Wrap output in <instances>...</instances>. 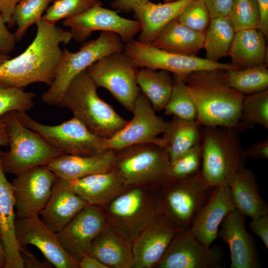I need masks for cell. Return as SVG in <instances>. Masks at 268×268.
<instances>
[{
  "label": "cell",
  "instance_id": "cell-1",
  "mask_svg": "<svg viewBox=\"0 0 268 268\" xmlns=\"http://www.w3.org/2000/svg\"><path fill=\"white\" fill-rule=\"evenodd\" d=\"M36 25L35 37L26 49L0 66V84L24 88L37 82L50 86L53 82L63 53L60 45L69 43L71 34L42 18Z\"/></svg>",
  "mask_w": 268,
  "mask_h": 268
},
{
  "label": "cell",
  "instance_id": "cell-2",
  "mask_svg": "<svg viewBox=\"0 0 268 268\" xmlns=\"http://www.w3.org/2000/svg\"><path fill=\"white\" fill-rule=\"evenodd\" d=\"M226 70L193 72L184 81L197 110L196 121L201 127H222L242 130L240 113L244 95L230 87Z\"/></svg>",
  "mask_w": 268,
  "mask_h": 268
},
{
  "label": "cell",
  "instance_id": "cell-3",
  "mask_svg": "<svg viewBox=\"0 0 268 268\" xmlns=\"http://www.w3.org/2000/svg\"><path fill=\"white\" fill-rule=\"evenodd\" d=\"M203 127L201 176L209 187L228 186L247 164L248 158L239 131L222 127Z\"/></svg>",
  "mask_w": 268,
  "mask_h": 268
},
{
  "label": "cell",
  "instance_id": "cell-4",
  "mask_svg": "<svg viewBox=\"0 0 268 268\" xmlns=\"http://www.w3.org/2000/svg\"><path fill=\"white\" fill-rule=\"evenodd\" d=\"M212 188L200 171L182 178H168L158 185L157 216L177 232L190 229Z\"/></svg>",
  "mask_w": 268,
  "mask_h": 268
},
{
  "label": "cell",
  "instance_id": "cell-5",
  "mask_svg": "<svg viewBox=\"0 0 268 268\" xmlns=\"http://www.w3.org/2000/svg\"><path fill=\"white\" fill-rule=\"evenodd\" d=\"M97 86L84 70L71 82L59 104L68 109L94 134L107 139L128 122L98 95Z\"/></svg>",
  "mask_w": 268,
  "mask_h": 268
},
{
  "label": "cell",
  "instance_id": "cell-6",
  "mask_svg": "<svg viewBox=\"0 0 268 268\" xmlns=\"http://www.w3.org/2000/svg\"><path fill=\"white\" fill-rule=\"evenodd\" d=\"M5 126L9 149L1 152V162L5 174L16 176L29 169L47 165L65 154L47 142L39 134L23 125L14 111L0 118Z\"/></svg>",
  "mask_w": 268,
  "mask_h": 268
},
{
  "label": "cell",
  "instance_id": "cell-7",
  "mask_svg": "<svg viewBox=\"0 0 268 268\" xmlns=\"http://www.w3.org/2000/svg\"><path fill=\"white\" fill-rule=\"evenodd\" d=\"M158 184L128 187L103 208L110 224L131 243L157 217Z\"/></svg>",
  "mask_w": 268,
  "mask_h": 268
},
{
  "label": "cell",
  "instance_id": "cell-8",
  "mask_svg": "<svg viewBox=\"0 0 268 268\" xmlns=\"http://www.w3.org/2000/svg\"><path fill=\"white\" fill-rule=\"evenodd\" d=\"M125 44L120 36L110 32H101L95 40L85 43L76 52L65 48L55 78L41 100L51 105H59L73 79L91 65L111 53L124 51Z\"/></svg>",
  "mask_w": 268,
  "mask_h": 268
},
{
  "label": "cell",
  "instance_id": "cell-9",
  "mask_svg": "<svg viewBox=\"0 0 268 268\" xmlns=\"http://www.w3.org/2000/svg\"><path fill=\"white\" fill-rule=\"evenodd\" d=\"M115 151L113 170L127 187L159 183L169 178L171 159L164 144L140 143Z\"/></svg>",
  "mask_w": 268,
  "mask_h": 268
},
{
  "label": "cell",
  "instance_id": "cell-10",
  "mask_svg": "<svg viewBox=\"0 0 268 268\" xmlns=\"http://www.w3.org/2000/svg\"><path fill=\"white\" fill-rule=\"evenodd\" d=\"M14 113L23 125L65 154L89 156L108 150L105 138L93 133L73 116L60 124L47 125L36 121L25 112Z\"/></svg>",
  "mask_w": 268,
  "mask_h": 268
},
{
  "label": "cell",
  "instance_id": "cell-11",
  "mask_svg": "<svg viewBox=\"0 0 268 268\" xmlns=\"http://www.w3.org/2000/svg\"><path fill=\"white\" fill-rule=\"evenodd\" d=\"M139 68L124 52L100 59L86 69L97 87H103L127 111L133 112L140 93L136 77Z\"/></svg>",
  "mask_w": 268,
  "mask_h": 268
},
{
  "label": "cell",
  "instance_id": "cell-12",
  "mask_svg": "<svg viewBox=\"0 0 268 268\" xmlns=\"http://www.w3.org/2000/svg\"><path fill=\"white\" fill-rule=\"evenodd\" d=\"M124 52L138 68L165 70L183 80L188 74L197 71L240 69L231 64L213 62L196 55H183L161 50L134 39L125 44Z\"/></svg>",
  "mask_w": 268,
  "mask_h": 268
},
{
  "label": "cell",
  "instance_id": "cell-13",
  "mask_svg": "<svg viewBox=\"0 0 268 268\" xmlns=\"http://www.w3.org/2000/svg\"><path fill=\"white\" fill-rule=\"evenodd\" d=\"M62 24L69 28L72 39L78 42H84L93 32L101 31L116 33L126 44L134 39L141 28L137 20L123 17L117 11L103 7L101 3L64 19Z\"/></svg>",
  "mask_w": 268,
  "mask_h": 268
},
{
  "label": "cell",
  "instance_id": "cell-14",
  "mask_svg": "<svg viewBox=\"0 0 268 268\" xmlns=\"http://www.w3.org/2000/svg\"><path fill=\"white\" fill-rule=\"evenodd\" d=\"M157 268H225L222 248L201 244L190 229L178 231Z\"/></svg>",
  "mask_w": 268,
  "mask_h": 268
},
{
  "label": "cell",
  "instance_id": "cell-15",
  "mask_svg": "<svg viewBox=\"0 0 268 268\" xmlns=\"http://www.w3.org/2000/svg\"><path fill=\"white\" fill-rule=\"evenodd\" d=\"M132 120L116 134L106 139L107 149L118 150L140 143L155 142L164 144L158 137L166 125L162 118L156 114L147 97L139 93L135 102Z\"/></svg>",
  "mask_w": 268,
  "mask_h": 268
},
{
  "label": "cell",
  "instance_id": "cell-16",
  "mask_svg": "<svg viewBox=\"0 0 268 268\" xmlns=\"http://www.w3.org/2000/svg\"><path fill=\"white\" fill-rule=\"evenodd\" d=\"M110 224L103 208L89 204L56 233L57 237L66 252L79 262L89 254L93 239Z\"/></svg>",
  "mask_w": 268,
  "mask_h": 268
},
{
  "label": "cell",
  "instance_id": "cell-17",
  "mask_svg": "<svg viewBox=\"0 0 268 268\" xmlns=\"http://www.w3.org/2000/svg\"><path fill=\"white\" fill-rule=\"evenodd\" d=\"M56 177L46 165L16 176L11 183L16 218L40 215L50 198Z\"/></svg>",
  "mask_w": 268,
  "mask_h": 268
},
{
  "label": "cell",
  "instance_id": "cell-18",
  "mask_svg": "<svg viewBox=\"0 0 268 268\" xmlns=\"http://www.w3.org/2000/svg\"><path fill=\"white\" fill-rule=\"evenodd\" d=\"M15 232L19 247L35 246L55 268H79L78 262L66 252L56 233L46 226L39 215L16 218Z\"/></svg>",
  "mask_w": 268,
  "mask_h": 268
},
{
  "label": "cell",
  "instance_id": "cell-19",
  "mask_svg": "<svg viewBox=\"0 0 268 268\" xmlns=\"http://www.w3.org/2000/svg\"><path fill=\"white\" fill-rule=\"evenodd\" d=\"M246 216L235 209L223 219L218 237L226 244L230 254V268H259L261 263L255 243L245 227Z\"/></svg>",
  "mask_w": 268,
  "mask_h": 268
},
{
  "label": "cell",
  "instance_id": "cell-20",
  "mask_svg": "<svg viewBox=\"0 0 268 268\" xmlns=\"http://www.w3.org/2000/svg\"><path fill=\"white\" fill-rule=\"evenodd\" d=\"M235 206L228 186L213 187L210 196L196 216L190 230L204 246L218 238L219 227Z\"/></svg>",
  "mask_w": 268,
  "mask_h": 268
},
{
  "label": "cell",
  "instance_id": "cell-21",
  "mask_svg": "<svg viewBox=\"0 0 268 268\" xmlns=\"http://www.w3.org/2000/svg\"><path fill=\"white\" fill-rule=\"evenodd\" d=\"M176 232L157 217L132 242L133 268L155 267L164 255Z\"/></svg>",
  "mask_w": 268,
  "mask_h": 268
},
{
  "label": "cell",
  "instance_id": "cell-22",
  "mask_svg": "<svg viewBox=\"0 0 268 268\" xmlns=\"http://www.w3.org/2000/svg\"><path fill=\"white\" fill-rule=\"evenodd\" d=\"M59 179L89 204L102 208L127 188L114 170L72 180Z\"/></svg>",
  "mask_w": 268,
  "mask_h": 268
},
{
  "label": "cell",
  "instance_id": "cell-23",
  "mask_svg": "<svg viewBox=\"0 0 268 268\" xmlns=\"http://www.w3.org/2000/svg\"><path fill=\"white\" fill-rule=\"evenodd\" d=\"M1 152L0 148V236L6 260L4 268H24L15 232L13 188L3 170Z\"/></svg>",
  "mask_w": 268,
  "mask_h": 268
},
{
  "label": "cell",
  "instance_id": "cell-24",
  "mask_svg": "<svg viewBox=\"0 0 268 268\" xmlns=\"http://www.w3.org/2000/svg\"><path fill=\"white\" fill-rule=\"evenodd\" d=\"M88 205L86 201L56 177L50 198L40 213V219L49 229L58 233Z\"/></svg>",
  "mask_w": 268,
  "mask_h": 268
},
{
  "label": "cell",
  "instance_id": "cell-25",
  "mask_svg": "<svg viewBox=\"0 0 268 268\" xmlns=\"http://www.w3.org/2000/svg\"><path fill=\"white\" fill-rule=\"evenodd\" d=\"M116 155V151L111 149L89 156L65 154L46 166L56 177L72 180L113 170Z\"/></svg>",
  "mask_w": 268,
  "mask_h": 268
},
{
  "label": "cell",
  "instance_id": "cell-26",
  "mask_svg": "<svg viewBox=\"0 0 268 268\" xmlns=\"http://www.w3.org/2000/svg\"><path fill=\"white\" fill-rule=\"evenodd\" d=\"M193 0H178L158 4L148 0L137 7L134 11L135 20L141 25L137 40L150 45L160 31Z\"/></svg>",
  "mask_w": 268,
  "mask_h": 268
},
{
  "label": "cell",
  "instance_id": "cell-27",
  "mask_svg": "<svg viewBox=\"0 0 268 268\" xmlns=\"http://www.w3.org/2000/svg\"><path fill=\"white\" fill-rule=\"evenodd\" d=\"M108 268H133L132 243L110 224L92 241L89 253Z\"/></svg>",
  "mask_w": 268,
  "mask_h": 268
},
{
  "label": "cell",
  "instance_id": "cell-28",
  "mask_svg": "<svg viewBox=\"0 0 268 268\" xmlns=\"http://www.w3.org/2000/svg\"><path fill=\"white\" fill-rule=\"evenodd\" d=\"M235 208L251 219L268 214V206L261 196L257 177L246 167L240 170L228 185Z\"/></svg>",
  "mask_w": 268,
  "mask_h": 268
},
{
  "label": "cell",
  "instance_id": "cell-29",
  "mask_svg": "<svg viewBox=\"0 0 268 268\" xmlns=\"http://www.w3.org/2000/svg\"><path fill=\"white\" fill-rule=\"evenodd\" d=\"M204 33L180 23L177 17L166 24L150 45L165 51L196 55L203 47Z\"/></svg>",
  "mask_w": 268,
  "mask_h": 268
},
{
  "label": "cell",
  "instance_id": "cell-30",
  "mask_svg": "<svg viewBox=\"0 0 268 268\" xmlns=\"http://www.w3.org/2000/svg\"><path fill=\"white\" fill-rule=\"evenodd\" d=\"M266 38L257 29L235 32L227 56L232 65L240 68L266 65Z\"/></svg>",
  "mask_w": 268,
  "mask_h": 268
},
{
  "label": "cell",
  "instance_id": "cell-31",
  "mask_svg": "<svg viewBox=\"0 0 268 268\" xmlns=\"http://www.w3.org/2000/svg\"><path fill=\"white\" fill-rule=\"evenodd\" d=\"M201 127L196 120H188L175 116L167 122L162 138L171 161L201 142Z\"/></svg>",
  "mask_w": 268,
  "mask_h": 268
},
{
  "label": "cell",
  "instance_id": "cell-32",
  "mask_svg": "<svg viewBox=\"0 0 268 268\" xmlns=\"http://www.w3.org/2000/svg\"><path fill=\"white\" fill-rule=\"evenodd\" d=\"M136 81L140 91L149 100L153 109L156 112L164 110L174 84V78L171 72L163 69L140 67Z\"/></svg>",
  "mask_w": 268,
  "mask_h": 268
},
{
  "label": "cell",
  "instance_id": "cell-33",
  "mask_svg": "<svg viewBox=\"0 0 268 268\" xmlns=\"http://www.w3.org/2000/svg\"><path fill=\"white\" fill-rule=\"evenodd\" d=\"M235 33L227 17L211 18L204 33L205 58L217 63L227 56Z\"/></svg>",
  "mask_w": 268,
  "mask_h": 268
},
{
  "label": "cell",
  "instance_id": "cell-34",
  "mask_svg": "<svg viewBox=\"0 0 268 268\" xmlns=\"http://www.w3.org/2000/svg\"><path fill=\"white\" fill-rule=\"evenodd\" d=\"M225 76L228 86L244 95L268 89V69L266 64L226 70Z\"/></svg>",
  "mask_w": 268,
  "mask_h": 268
},
{
  "label": "cell",
  "instance_id": "cell-35",
  "mask_svg": "<svg viewBox=\"0 0 268 268\" xmlns=\"http://www.w3.org/2000/svg\"><path fill=\"white\" fill-rule=\"evenodd\" d=\"M36 96L24 88L9 86L0 83V118L11 111L26 112L34 106ZM8 139L5 126L0 119V148L8 146Z\"/></svg>",
  "mask_w": 268,
  "mask_h": 268
},
{
  "label": "cell",
  "instance_id": "cell-36",
  "mask_svg": "<svg viewBox=\"0 0 268 268\" xmlns=\"http://www.w3.org/2000/svg\"><path fill=\"white\" fill-rule=\"evenodd\" d=\"M243 129H251L256 125L268 130V89L244 95L240 113Z\"/></svg>",
  "mask_w": 268,
  "mask_h": 268
},
{
  "label": "cell",
  "instance_id": "cell-37",
  "mask_svg": "<svg viewBox=\"0 0 268 268\" xmlns=\"http://www.w3.org/2000/svg\"><path fill=\"white\" fill-rule=\"evenodd\" d=\"M55 0H21L17 4L13 16L17 28L14 33L16 41H20L28 28L42 18L50 3Z\"/></svg>",
  "mask_w": 268,
  "mask_h": 268
},
{
  "label": "cell",
  "instance_id": "cell-38",
  "mask_svg": "<svg viewBox=\"0 0 268 268\" xmlns=\"http://www.w3.org/2000/svg\"><path fill=\"white\" fill-rule=\"evenodd\" d=\"M164 110L166 115L188 120H196V106L182 79L175 76L172 92Z\"/></svg>",
  "mask_w": 268,
  "mask_h": 268
},
{
  "label": "cell",
  "instance_id": "cell-39",
  "mask_svg": "<svg viewBox=\"0 0 268 268\" xmlns=\"http://www.w3.org/2000/svg\"><path fill=\"white\" fill-rule=\"evenodd\" d=\"M227 18L235 32L259 29L260 14L256 0H233Z\"/></svg>",
  "mask_w": 268,
  "mask_h": 268
},
{
  "label": "cell",
  "instance_id": "cell-40",
  "mask_svg": "<svg viewBox=\"0 0 268 268\" xmlns=\"http://www.w3.org/2000/svg\"><path fill=\"white\" fill-rule=\"evenodd\" d=\"M99 3L101 2L98 0H55L42 18L49 23L56 24L61 19L79 15Z\"/></svg>",
  "mask_w": 268,
  "mask_h": 268
},
{
  "label": "cell",
  "instance_id": "cell-41",
  "mask_svg": "<svg viewBox=\"0 0 268 268\" xmlns=\"http://www.w3.org/2000/svg\"><path fill=\"white\" fill-rule=\"evenodd\" d=\"M202 153L201 142L171 161L169 178H182L191 176L200 172Z\"/></svg>",
  "mask_w": 268,
  "mask_h": 268
},
{
  "label": "cell",
  "instance_id": "cell-42",
  "mask_svg": "<svg viewBox=\"0 0 268 268\" xmlns=\"http://www.w3.org/2000/svg\"><path fill=\"white\" fill-rule=\"evenodd\" d=\"M185 26L205 33L211 19L204 0H194L177 17Z\"/></svg>",
  "mask_w": 268,
  "mask_h": 268
},
{
  "label": "cell",
  "instance_id": "cell-43",
  "mask_svg": "<svg viewBox=\"0 0 268 268\" xmlns=\"http://www.w3.org/2000/svg\"><path fill=\"white\" fill-rule=\"evenodd\" d=\"M5 24L0 13V55H8L14 49L16 41Z\"/></svg>",
  "mask_w": 268,
  "mask_h": 268
},
{
  "label": "cell",
  "instance_id": "cell-44",
  "mask_svg": "<svg viewBox=\"0 0 268 268\" xmlns=\"http://www.w3.org/2000/svg\"><path fill=\"white\" fill-rule=\"evenodd\" d=\"M210 18L227 17L233 0H204Z\"/></svg>",
  "mask_w": 268,
  "mask_h": 268
},
{
  "label": "cell",
  "instance_id": "cell-45",
  "mask_svg": "<svg viewBox=\"0 0 268 268\" xmlns=\"http://www.w3.org/2000/svg\"><path fill=\"white\" fill-rule=\"evenodd\" d=\"M250 230L259 237L268 248V214L252 219L249 223Z\"/></svg>",
  "mask_w": 268,
  "mask_h": 268
},
{
  "label": "cell",
  "instance_id": "cell-46",
  "mask_svg": "<svg viewBox=\"0 0 268 268\" xmlns=\"http://www.w3.org/2000/svg\"><path fill=\"white\" fill-rule=\"evenodd\" d=\"M245 152L247 158L253 159H268V138L253 143L246 149Z\"/></svg>",
  "mask_w": 268,
  "mask_h": 268
},
{
  "label": "cell",
  "instance_id": "cell-47",
  "mask_svg": "<svg viewBox=\"0 0 268 268\" xmlns=\"http://www.w3.org/2000/svg\"><path fill=\"white\" fill-rule=\"evenodd\" d=\"M19 253L22 260L24 268H50L47 263L40 262L26 246L19 247Z\"/></svg>",
  "mask_w": 268,
  "mask_h": 268
},
{
  "label": "cell",
  "instance_id": "cell-48",
  "mask_svg": "<svg viewBox=\"0 0 268 268\" xmlns=\"http://www.w3.org/2000/svg\"><path fill=\"white\" fill-rule=\"evenodd\" d=\"M21 0H0V13L6 23L12 26L14 22L13 13L17 4Z\"/></svg>",
  "mask_w": 268,
  "mask_h": 268
},
{
  "label": "cell",
  "instance_id": "cell-49",
  "mask_svg": "<svg viewBox=\"0 0 268 268\" xmlns=\"http://www.w3.org/2000/svg\"><path fill=\"white\" fill-rule=\"evenodd\" d=\"M149 0H114L111 7L117 12H130Z\"/></svg>",
  "mask_w": 268,
  "mask_h": 268
},
{
  "label": "cell",
  "instance_id": "cell-50",
  "mask_svg": "<svg viewBox=\"0 0 268 268\" xmlns=\"http://www.w3.org/2000/svg\"><path fill=\"white\" fill-rule=\"evenodd\" d=\"M260 14V30L266 39L268 37V0H256Z\"/></svg>",
  "mask_w": 268,
  "mask_h": 268
},
{
  "label": "cell",
  "instance_id": "cell-51",
  "mask_svg": "<svg viewBox=\"0 0 268 268\" xmlns=\"http://www.w3.org/2000/svg\"><path fill=\"white\" fill-rule=\"evenodd\" d=\"M79 268H108L97 258L90 254L82 257L78 262Z\"/></svg>",
  "mask_w": 268,
  "mask_h": 268
},
{
  "label": "cell",
  "instance_id": "cell-52",
  "mask_svg": "<svg viewBox=\"0 0 268 268\" xmlns=\"http://www.w3.org/2000/svg\"><path fill=\"white\" fill-rule=\"evenodd\" d=\"M5 262V257L0 236V268H4Z\"/></svg>",
  "mask_w": 268,
  "mask_h": 268
},
{
  "label": "cell",
  "instance_id": "cell-53",
  "mask_svg": "<svg viewBox=\"0 0 268 268\" xmlns=\"http://www.w3.org/2000/svg\"><path fill=\"white\" fill-rule=\"evenodd\" d=\"M9 58L8 55H0V66Z\"/></svg>",
  "mask_w": 268,
  "mask_h": 268
},
{
  "label": "cell",
  "instance_id": "cell-54",
  "mask_svg": "<svg viewBox=\"0 0 268 268\" xmlns=\"http://www.w3.org/2000/svg\"><path fill=\"white\" fill-rule=\"evenodd\" d=\"M176 0H164V2H172V1H176Z\"/></svg>",
  "mask_w": 268,
  "mask_h": 268
}]
</instances>
